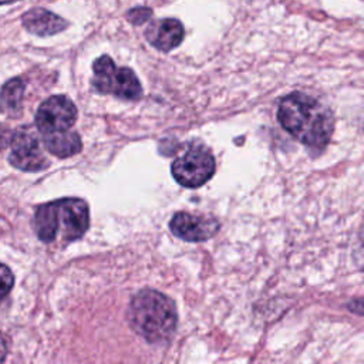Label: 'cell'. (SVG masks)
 Returning a JSON list of instances; mask_svg holds the SVG:
<instances>
[{
    "instance_id": "cell-7",
    "label": "cell",
    "mask_w": 364,
    "mask_h": 364,
    "mask_svg": "<svg viewBox=\"0 0 364 364\" xmlns=\"http://www.w3.org/2000/svg\"><path fill=\"white\" fill-rule=\"evenodd\" d=\"M11 152L9 162L21 171H41L48 166V161L40 149L37 138L26 129H18L10 138Z\"/></svg>"
},
{
    "instance_id": "cell-16",
    "label": "cell",
    "mask_w": 364,
    "mask_h": 364,
    "mask_svg": "<svg viewBox=\"0 0 364 364\" xmlns=\"http://www.w3.org/2000/svg\"><path fill=\"white\" fill-rule=\"evenodd\" d=\"M13 1H17V0H0V6L1 4H9V3H13Z\"/></svg>"
},
{
    "instance_id": "cell-4",
    "label": "cell",
    "mask_w": 364,
    "mask_h": 364,
    "mask_svg": "<svg viewBox=\"0 0 364 364\" xmlns=\"http://www.w3.org/2000/svg\"><path fill=\"white\" fill-rule=\"evenodd\" d=\"M92 88L101 94H112L121 100L136 101L142 87L135 73L128 67H117L109 55L98 57L92 64Z\"/></svg>"
},
{
    "instance_id": "cell-12",
    "label": "cell",
    "mask_w": 364,
    "mask_h": 364,
    "mask_svg": "<svg viewBox=\"0 0 364 364\" xmlns=\"http://www.w3.org/2000/svg\"><path fill=\"white\" fill-rule=\"evenodd\" d=\"M24 81L21 78L9 80L0 91V111L7 115H17L21 111Z\"/></svg>"
},
{
    "instance_id": "cell-10",
    "label": "cell",
    "mask_w": 364,
    "mask_h": 364,
    "mask_svg": "<svg viewBox=\"0 0 364 364\" xmlns=\"http://www.w3.org/2000/svg\"><path fill=\"white\" fill-rule=\"evenodd\" d=\"M21 23L27 31L41 37L57 34L65 30L68 26L63 17L43 7H36L26 11L21 17Z\"/></svg>"
},
{
    "instance_id": "cell-6",
    "label": "cell",
    "mask_w": 364,
    "mask_h": 364,
    "mask_svg": "<svg viewBox=\"0 0 364 364\" xmlns=\"http://www.w3.org/2000/svg\"><path fill=\"white\" fill-rule=\"evenodd\" d=\"M77 121V108L65 95H53L43 101L36 114V125L41 134L71 129Z\"/></svg>"
},
{
    "instance_id": "cell-15",
    "label": "cell",
    "mask_w": 364,
    "mask_h": 364,
    "mask_svg": "<svg viewBox=\"0 0 364 364\" xmlns=\"http://www.w3.org/2000/svg\"><path fill=\"white\" fill-rule=\"evenodd\" d=\"M7 354V347H6V338L3 336H0V361H3L6 358Z\"/></svg>"
},
{
    "instance_id": "cell-2",
    "label": "cell",
    "mask_w": 364,
    "mask_h": 364,
    "mask_svg": "<svg viewBox=\"0 0 364 364\" xmlns=\"http://www.w3.org/2000/svg\"><path fill=\"white\" fill-rule=\"evenodd\" d=\"M128 320L132 328L148 343L159 344L168 341L178 323L175 303L165 294L144 289L138 291L128 309Z\"/></svg>"
},
{
    "instance_id": "cell-8",
    "label": "cell",
    "mask_w": 364,
    "mask_h": 364,
    "mask_svg": "<svg viewBox=\"0 0 364 364\" xmlns=\"http://www.w3.org/2000/svg\"><path fill=\"white\" fill-rule=\"evenodd\" d=\"M171 232L186 242H202L212 237L218 229L219 222L210 216H198L188 212H178L169 222Z\"/></svg>"
},
{
    "instance_id": "cell-9",
    "label": "cell",
    "mask_w": 364,
    "mask_h": 364,
    "mask_svg": "<svg viewBox=\"0 0 364 364\" xmlns=\"http://www.w3.org/2000/svg\"><path fill=\"white\" fill-rule=\"evenodd\" d=\"M183 36L185 30L178 18L155 20L145 28L146 41L164 53L176 48L182 43Z\"/></svg>"
},
{
    "instance_id": "cell-5",
    "label": "cell",
    "mask_w": 364,
    "mask_h": 364,
    "mask_svg": "<svg viewBox=\"0 0 364 364\" xmlns=\"http://www.w3.org/2000/svg\"><path fill=\"white\" fill-rule=\"evenodd\" d=\"M172 176L185 188H199L215 173V158L203 146H191L172 164Z\"/></svg>"
},
{
    "instance_id": "cell-11",
    "label": "cell",
    "mask_w": 364,
    "mask_h": 364,
    "mask_svg": "<svg viewBox=\"0 0 364 364\" xmlns=\"http://www.w3.org/2000/svg\"><path fill=\"white\" fill-rule=\"evenodd\" d=\"M43 144L48 152L58 158L73 156L78 154L82 146L81 138L71 129L43 134Z\"/></svg>"
},
{
    "instance_id": "cell-1",
    "label": "cell",
    "mask_w": 364,
    "mask_h": 364,
    "mask_svg": "<svg viewBox=\"0 0 364 364\" xmlns=\"http://www.w3.org/2000/svg\"><path fill=\"white\" fill-rule=\"evenodd\" d=\"M277 118L291 136L310 148H324L333 135L331 111L314 97L299 91L282 100Z\"/></svg>"
},
{
    "instance_id": "cell-14",
    "label": "cell",
    "mask_w": 364,
    "mask_h": 364,
    "mask_svg": "<svg viewBox=\"0 0 364 364\" xmlns=\"http://www.w3.org/2000/svg\"><path fill=\"white\" fill-rule=\"evenodd\" d=\"M152 16V10L148 7H134L127 13V20L135 26L148 21Z\"/></svg>"
},
{
    "instance_id": "cell-13",
    "label": "cell",
    "mask_w": 364,
    "mask_h": 364,
    "mask_svg": "<svg viewBox=\"0 0 364 364\" xmlns=\"http://www.w3.org/2000/svg\"><path fill=\"white\" fill-rule=\"evenodd\" d=\"M13 284H14V276L11 270L6 264L0 263V300L10 293Z\"/></svg>"
},
{
    "instance_id": "cell-3",
    "label": "cell",
    "mask_w": 364,
    "mask_h": 364,
    "mask_svg": "<svg viewBox=\"0 0 364 364\" xmlns=\"http://www.w3.org/2000/svg\"><path fill=\"white\" fill-rule=\"evenodd\" d=\"M88 226V205L80 198H63L43 203L34 213V230L44 243L53 242L60 229L64 240H77L84 236Z\"/></svg>"
}]
</instances>
